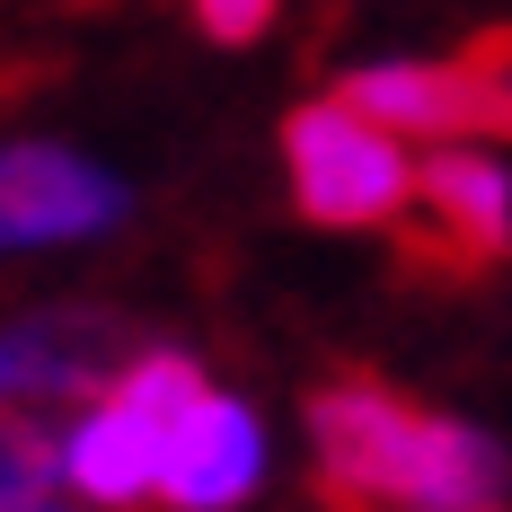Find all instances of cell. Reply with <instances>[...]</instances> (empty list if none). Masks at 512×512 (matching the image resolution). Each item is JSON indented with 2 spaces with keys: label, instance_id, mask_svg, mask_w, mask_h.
<instances>
[{
  "label": "cell",
  "instance_id": "8",
  "mask_svg": "<svg viewBox=\"0 0 512 512\" xmlns=\"http://www.w3.org/2000/svg\"><path fill=\"white\" fill-rule=\"evenodd\" d=\"M159 442H168V424L106 389L98 407H80V424L53 442V451H62V468H53V477H62L80 504H98V512L151 504V486H159Z\"/></svg>",
  "mask_w": 512,
  "mask_h": 512
},
{
  "label": "cell",
  "instance_id": "7",
  "mask_svg": "<svg viewBox=\"0 0 512 512\" xmlns=\"http://www.w3.org/2000/svg\"><path fill=\"white\" fill-rule=\"evenodd\" d=\"M415 204L433 212L451 265H504L512 256V168L477 142H442L415 159Z\"/></svg>",
  "mask_w": 512,
  "mask_h": 512
},
{
  "label": "cell",
  "instance_id": "1",
  "mask_svg": "<svg viewBox=\"0 0 512 512\" xmlns=\"http://www.w3.org/2000/svg\"><path fill=\"white\" fill-rule=\"evenodd\" d=\"M309 451L336 512H486L504 495V451L477 424L371 371H336L327 389H309Z\"/></svg>",
  "mask_w": 512,
  "mask_h": 512
},
{
  "label": "cell",
  "instance_id": "6",
  "mask_svg": "<svg viewBox=\"0 0 512 512\" xmlns=\"http://www.w3.org/2000/svg\"><path fill=\"white\" fill-rule=\"evenodd\" d=\"M256 486H265V424H256V407L204 389L195 407L168 424V442H159L151 504H168V512H239Z\"/></svg>",
  "mask_w": 512,
  "mask_h": 512
},
{
  "label": "cell",
  "instance_id": "11",
  "mask_svg": "<svg viewBox=\"0 0 512 512\" xmlns=\"http://www.w3.org/2000/svg\"><path fill=\"white\" fill-rule=\"evenodd\" d=\"M27 512H71V504H53V495H45V504H27Z\"/></svg>",
  "mask_w": 512,
  "mask_h": 512
},
{
  "label": "cell",
  "instance_id": "4",
  "mask_svg": "<svg viewBox=\"0 0 512 512\" xmlns=\"http://www.w3.org/2000/svg\"><path fill=\"white\" fill-rule=\"evenodd\" d=\"M336 98L362 106L380 133L398 142H512V80L486 71V62H424V53H398V62H362L336 80Z\"/></svg>",
  "mask_w": 512,
  "mask_h": 512
},
{
  "label": "cell",
  "instance_id": "5",
  "mask_svg": "<svg viewBox=\"0 0 512 512\" xmlns=\"http://www.w3.org/2000/svg\"><path fill=\"white\" fill-rule=\"evenodd\" d=\"M124 177L62 142H9L0 151V248H71L124 221Z\"/></svg>",
  "mask_w": 512,
  "mask_h": 512
},
{
  "label": "cell",
  "instance_id": "12",
  "mask_svg": "<svg viewBox=\"0 0 512 512\" xmlns=\"http://www.w3.org/2000/svg\"><path fill=\"white\" fill-rule=\"evenodd\" d=\"M486 512H504V504H486Z\"/></svg>",
  "mask_w": 512,
  "mask_h": 512
},
{
  "label": "cell",
  "instance_id": "9",
  "mask_svg": "<svg viewBox=\"0 0 512 512\" xmlns=\"http://www.w3.org/2000/svg\"><path fill=\"white\" fill-rule=\"evenodd\" d=\"M53 468H62V451H53L45 424H27V415H0V512H27L53 495Z\"/></svg>",
  "mask_w": 512,
  "mask_h": 512
},
{
  "label": "cell",
  "instance_id": "2",
  "mask_svg": "<svg viewBox=\"0 0 512 512\" xmlns=\"http://www.w3.org/2000/svg\"><path fill=\"white\" fill-rule=\"evenodd\" d=\"M283 177L309 230H389L415 204V151L336 89L283 115Z\"/></svg>",
  "mask_w": 512,
  "mask_h": 512
},
{
  "label": "cell",
  "instance_id": "10",
  "mask_svg": "<svg viewBox=\"0 0 512 512\" xmlns=\"http://www.w3.org/2000/svg\"><path fill=\"white\" fill-rule=\"evenodd\" d=\"M186 18H195V36H204V45L239 53V45H265V36H274L283 0H186Z\"/></svg>",
  "mask_w": 512,
  "mask_h": 512
},
{
  "label": "cell",
  "instance_id": "3",
  "mask_svg": "<svg viewBox=\"0 0 512 512\" xmlns=\"http://www.w3.org/2000/svg\"><path fill=\"white\" fill-rule=\"evenodd\" d=\"M142 354L124 309H27L0 327V415H62V407H98L115 389V371Z\"/></svg>",
  "mask_w": 512,
  "mask_h": 512
}]
</instances>
